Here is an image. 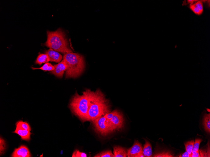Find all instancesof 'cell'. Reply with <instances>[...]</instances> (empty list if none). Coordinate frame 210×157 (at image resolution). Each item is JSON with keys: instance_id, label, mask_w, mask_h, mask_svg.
I'll list each match as a JSON object with an SVG mask.
<instances>
[{"instance_id": "cell-1", "label": "cell", "mask_w": 210, "mask_h": 157, "mask_svg": "<svg viewBox=\"0 0 210 157\" xmlns=\"http://www.w3.org/2000/svg\"><path fill=\"white\" fill-rule=\"evenodd\" d=\"M110 107L109 101L100 89L95 92L90 90L89 109L86 121L93 122L104 116L110 112Z\"/></svg>"}, {"instance_id": "cell-2", "label": "cell", "mask_w": 210, "mask_h": 157, "mask_svg": "<svg viewBox=\"0 0 210 157\" xmlns=\"http://www.w3.org/2000/svg\"><path fill=\"white\" fill-rule=\"evenodd\" d=\"M90 89H86L80 95L77 92L73 96L69 107L73 114L83 122L86 121L89 109Z\"/></svg>"}, {"instance_id": "cell-3", "label": "cell", "mask_w": 210, "mask_h": 157, "mask_svg": "<svg viewBox=\"0 0 210 157\" xmlns=\"http://www.w3.org/2000/svg\"><path fill=\"white\" fill-rule=\"evenodd\" d=\"M63 60L67 66L66 78H76L84 72L85 64L84 59L82 55L73 52L64 54Z\"/></svg>"}, {"instance_id": "cell-4", "label": "cell", "mask_w": 210, "mask_h": 157, "mask_svg": "<svg viewBox=\"0 0 210 157\" xmlns=\"http://www.w3.org/2000/svg\"><path fill=\"white\" fill-rule=\"evenodd\" d=\"M47 41L45 45L64 54L72 52L64 32L60 28L55 31H47Z\"/></svg>"}, {"instance_id": "cell-5", "label": "cell", "mask_w": 210, "mask_h": 157, "mask_svg": "<svg viewBox=\"0 0 210 157\" xmlns=\"http://www.w3.org/2000/svg\"><path fill=\"white\" fill-rule=\"evenodd\" d=\"M92 123L95 132L100 135L106 136L113 132L104 116L95 119Z\"/></svg>"}, {"instance_id": "cell-6", "label": "cell", "mask_w": 210, "mask_h": 157, "mask_svg": "<svg viewBox=\"0 0 210 157\" xmlns=\"http://www.w3.org/2000/svg\"><path fill=\"white\" fill-rule=\"evenodd\" d=\"M109 120L114 131H119L123 129L124 126V119L123 115L117 110L112 119Z\"/></svg>"}, {"instance_id": "cell-7", "label": "cell", "mask_w": 210, "mask_h": 157, "mask_svg": "<svg viewBox=\"0 0 210 157\" xmlns=\"http://www.w3.org/2000/svg\"><path fill=\"white\" fill-rule=\"evenodd\" d=\"M128 157H144L143 153V147L138 141H135L134 145L127 149Z\"/></svg>"}, {"instance_id": "cell-8", "label": "cell", "mask_w": 210, "mask_h": 157, "mask_svg": "<svg viewBox=\"0 0 210 157\" xmlns=\"http://www.w3.org/2000/svg\"><path fill=\"white\" fill-rule=\"evenodd\" d=\"M31 155L28 148L24 145H22L16 148L12 153L13 157H30Z\"/></svg>"}, {"instance_id": "cell-9", "label": "cell", "mask_w": 210, "mask_h": 157, "mask_svg": "<svg viewBox=\"0 0 210 157\" xmlns=\"http://www.w3.org/2000/svg\"><path fill=\"white\" fill-rule=\"evenodd\" d=\"M54 70L51 71V73L58 77L62 78L67 69V66L63 60L62 62L54 65Z\"/></svg>"}, {"instance_id": "cell-10", "label": "cell", "mask_w": 210, "mask_h": 157, "mask_svg": "<svg viewBox=\"0 0 210 157\" xmlns=\"http://www.w3.org/2000/svg\"><path fill=\"white\" fill-rule=\"evenodd\" d=\"M49 58L50 61L59 63L63 59V56L57 51L50 48L45 52Z\"/></svg>"}, {"instance_id": "cell-11", "label": "cell", "mask_w": 210, "mask_h": 157, "mask_svg": "<svg viewBox=\"0 0 210 157\" xmlns=\"http://www.w3.org/2000/svg\"><path fill=\"white\" fill-rule=\"evenodd\" d=\"M13 132L20 136L22 140L27 141L30 140L31 134L30 131L16 127L15 130Z\"/></svg>"}, {"instance_id": "cell-12", "label": "cell", "mask_w": 210, "mask_h": 157, "mask_svg": "<svg viewBox=\"0 0 210 157\" xmlns=\"http://www.w3.org/2000/svg\"><path fill=\"white\" fill-rule=\"evenodd\" d=\"M113 153L115 157H126L127 156V149L119 146L113 147Z\"/></svg>"}, {"instance_id": "cell-13", "label": "cell", "mask_w": 210, "mask_h": 157, "mask_svg": "<svg viewBox=\"0 0 210 157\" xmlns=\"http://www.w3.org/2000/svg\"><path fill=\"white\" fill-rule=\"evenodd\" d=\"M145 143L144 145L143 153L144 157H153L152 146L149 142L144 139Z\"/></svg>"}, {"instance_id": "cell-14", "label": "cell", "mask_w": 210, "mask_h": 157, "mask_svg": "<svg viewBox=\"0 0 210 157\" xmlns=\"http://www.w3.org/2000/svg\"><path fill=\"white\" fill-rule=\"evenodd\" d=\"M50 61L48 55L46 54H40L36 61V64L41 65L42 64Z\"/></svg>"}, {"instance_id": "cell-15", "label": "cell", "mask_w": 210, "mask_h": 157, "mask_svg": "<svg viewBox=\"0 0 210 157\" xmlns=\"http://www.w3.org/2000/svg\"><path fill=\"white\" fill-rule=\"evenodd\" d=\"M203 125L205 131L208 133L210 132V114H205L204 116Z\"/></svg>"}, {"instance_id": "cell-16", "label": "cell", "mask_w": 210, "mask_h": 157, "mask_svg": "<svg viewBox=\"0 0 210 157\" xmlns=\"http://www.w3.org/2000/svg\"><path fill=\"white\" fill-rule=\"evenodd\" d=\"M154 157H173L174 154L170 151H164L157 152L153 155Z\"/></svg>"}, {"instance_id": "cell-17", "label": "cell", "mask_w": 210, "mask_h": 157, "mask_svg": "<svg viewBox=\"0 0 210 157\" xmlns=\"http://www.w3.org/2000/svg\"><path fill=\"white\" fill-rule=\"evenodd\" d=\"M33 70L40 69L44 71H52L54 70L55 67L51 64L48 63H46L42 67L40 68L32 67Z\"/></svg>"}, {"instance_id": "cell-18", "label": "cell", "mask_w": 210, "mask_h": 157, "mask_svg": "<svg viewBox=\"0 0 210 157\" xmlns=\"http://www.w3.org/2000/svg\"><path fill=\"white\" fill-rule=\"evenodd\" d=\"M16 127H18L23 129L30 131L31 130L29 124L26 122L19 121L16 123Z\"/></svg>"}, {"instance_id": "cell-19", "label": "cell", "mask_w": 210, "mask_h": 157, "mask_svg": "<svg viewBox=\"0 0 210 157\" xmlns=\"http://www.w3.org/2000/svg\"><path fill=\"white\" fill-rule=\"evenodd\" d=\"M207 147L203 149L199 150V152L201 157H210L209 143L207 144Z\"/></svg>"}, {"instance_id": "cell-20", "label": "cell", "mask_w": 210, "mask_h": 157, "mask_svg": "<svg viewBox=\"0 0 210 157\" xmlns=\"http://www.w3.org/2000/svg\"><path fill=\"white\" fill-rule=\"evenodd\" d=\"M194 143V141L193 140L188 141L185 143L186 151L189 154L190 157H191Z\"/></svg>"}, {"instance_id": "cell-21", "label": "cell", "mask_w": 210, "mask_h": 157, "mask_svg": "<svg viewBox=\"0 0 210 157\" xmlns=\"http://www.w3.org/2000/svg\"><path fill=\"white\" fill-rule=\"evenodd\" d=\"M94 157H115L114 155L111 150H106L103 151L96 154Z\"/></svg>"}, {"instance_id": "cell-22", "label": "cell", "mask_w": 210, "mask_h": 157, "mask_svg": "<svg viewBox=\"0 0 210 157\" xmlns=\"http://www.w3.org/2000/svg\"><path fill=\"white\" fill-rule=\"evenodd\" d=\"M202 141V139L200 138H197L195 139L191 154H194L199 151L200 144Z\"/></svg>"}, {"instance_id": "cell-23", "label": "cell", "mask_w": 210, "mask_h": 157, "mask_svg": "<svg viewBox=\"0 0 210 157\" xmlns=\"http://www.w3.org/2000/svg\"><path fill=\"white\" fill-rule=\"evenodd\" d=\"M72 156L73 157H86L87 155L86 153L76 149L73 152Z\"/></svg>"}, {"instance_id": "cell-24", "label": "cell", "mask_w": 210, "mask_h": 157, "mask_svg": "<svg viewBox=\"0 0 210 157\" xmlns=\"http://www.w3.org/2000/svg\"><path fill=\"white\" fill-rule=\"evenodd\" d=\"M117 111V110H113L111 112L107 113L104 116L106 118L107 120H110L112 119L113 116L115 114Z\"/></svg>"}, {"instance_id": "cell-25", "label": "cell", "mask_w": 210, "mask_h": 157, "mask_svg": "<svg viewBox=\"0 0 210 157\" xmlns=\"http://www.w3.org/2000/svg\"><path fill=\"white\" fill-rule=\"evenodd\" d=\"M191 9L196 14L199 15L201 13L198 8L195 6V5H190Z\"/></svg>"}, {"instance_id": "cell-26", "label": "cell", "mask_w": 210, "mask_h": 157, "mask_svg": "<svg viewBox=\"0 0 210 157\" xmlns=\"http://www.w3.org/2000/svg\"><path fill=\"white\" fill-rule=\"evenodd\" d=\"M194 5L202 13L203 10V7L202 2H198Z\"/></svg>"}, {"instance_id": "cell-27", "label": "cell", "mask_w": 210, "mask_h": 157, "mask_svg": "<svg viewBox=\"0 0 210 157\" xmlns=\"http://www.w3.org/2000/svg\"><path fill=\"white\" fill-rule=\"evenodd\" d=\"M5 143L3 139L1 138V153H2L4 152L5 149Z\"/></svg>"}, {"instance_id": "cell-28", "label": "cell", "mask_w": 210, "mask_h": 157, "mask_svg": "<svg viewBox=\"0 0 210 157\" xmlns=\"http://www.w3.org/2000/svg\"><path fill=\"white\" fill-rule=\"evenodd\" d=\"M199 151L194 154H192L191 157H201Z\"/></svg>"}, {"instance_id": "cell-29", "label": "cell", "mask_w": 210, "mask_h": 157, "mask_svg": "<svg viewBox=\"0 0 210 157\" xmlns=\"http://www.w3.org/2000/svg\"><path fill=\"white\" fill-rule=\"evenodd\" d=\"M179 157H190L188 153L186 151L184 153L182 154L181 155L179 156Z\"/></svg>"}]
</instances>
